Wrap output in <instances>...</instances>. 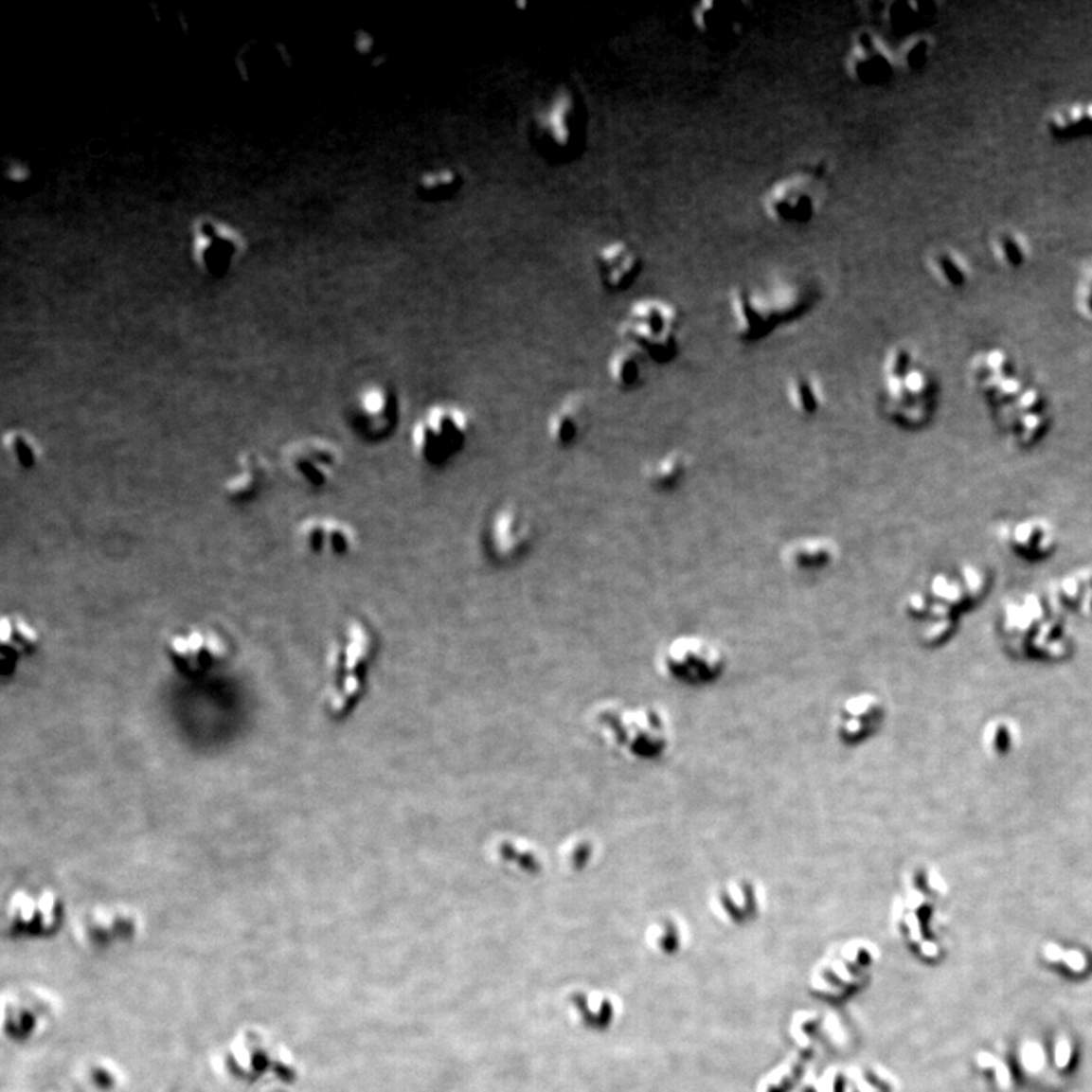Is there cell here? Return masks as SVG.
Returning <instances> with one entry per match:
<instances>
[{"label":"cell","instance_id":"obj_1","mask_svg":"<svg viewBox=\"0 0 1092 1092\" xmlns=\"http://www.w3.org/2000/svg\"><path fill=\"white\" fill-rule=\"evenodd\" d=\"M967 381L1006 445L1030 451L1047 438L1053 425L1050 401L1024 377L1009 350H977L968 362Z\"/></svg>","mask_w":1092,"mask_h":1092},{"label":"cell","instance_id":"obj_2","mask_svg":"<svg viewBox=\"0 0 1092 1092\" xmlns=\"http://www.w3.org/2000/svg\"><path fill=\"white\" fill-rule=\"evenodd\" d=\"M993 574L975 562H963L933 572L922 586L910 590L902 612L917 630L924 647L937 648L959 630L963 615L975 610L988 597Z\"/></svg>","mask_w":1092,"mask_h":1092},{"label":"cell","instance_id":"obj_3","mask_svg":"<svg viewBox=\"0 0 1092 1092\" xmlns=\"http://www.w3.org/2000/svg\"><path fill=\"white\" fill-rule=\"evenodd\" d=\"M940 381L912 348L894 345L885 354L880 372V413L906 433L932 425L940 408Z\"/></svg>","mask_w":1092,"mask_h":1092},{"label":"cell","instance_id":"obj_4","mask_svg":"<svg viewBox=\"0 0 1092 1092\" xmlns=\"http://www.w3.org/2000/svg\"><path fill=\"white\" fill-rule=\"evenodd\" d=\"M816 302L818 290L801 279L738 284L730 294L733 332L739 342L756 345L803 319Z\"/></svg>","mask_w":1092,"mask_h":1092},{"label":"cell","instance_id":"obj_5","mask_svg":"<svg viewBox=\"0 0 1092 1092\" xmlns=\"http://www.w3.org/2000/svg\"><path fill=\"white\" fill-rule=\"evenodd\" d=\"M586 723L610 750L636 763L660 761L674 741L670 716L657 705L600 701L587 710Z\"/></svg>","mask_w":1092,"mask_h":1092},{"label":"cell","instance_id":"obj_6","mask_svg":"<svg viewBox=\"0 0 1092 1092\" xmlns=\"http://www.w3.org/2000/svg\"><path fill=\"white\" fill-rule=\"evenodd\" d=\"M998 630L1008 650L1021 659H1064L1073 647L1065 618L1051 607L1046 595L1036 592L1006 598Z\"/></svg>","mask_w":1092,"mask_h":1092},{"label":"cell","instance_id":"obj_7","mask_svg":"<svg viewBox=\"0 0 1092 1092\" xmlns=\"http://www.w3.org/2000/svg\"><path fill=\"white\" fill-rule=\"evenodd\" d=\"M377 647V635L360 618H350L335 636L328 650L324 690L325 712L331 720H345L362 701Z\"/></svg>","mask_w":1092,"mask_h":1092},{"label":"cell","instance_id":"obj_8","mask_svg":"<svg viewBox=\"0 0 1092 1092\" xmlns=\"http://www.w3.org/2000/svg\"><path fill=\"white\" fill-rule=\"evenodd\" d=\"M589 111L579 88L560 84L536 108L528 123L529 143L551 166L579 160L589 137Z\"/></svg>","mask_w":1092,"mask_h":1092},{"label":"cell","instance_id":"obj_9","mask_svg":"<svg viewBox=\"0 0 1092 1092\" xmlns=\"http://www.w3.org/2000/svg\"><path fill=\"white\" fill-rule=\"evenodd\" d=\"M682 312L660 297L633 302L618 328L619 339L639 350L648 362L668 366L682 350Z\"/></svg>","mask_w":1092,"mask_h":1092},{"label":"cell","instance_id":"obj_10","mask_svg":"<svg viewBox=\"0 0 1092 1092\" xmlns=\"http://www.w3.org/2000/svg\"><path fill=\"white\" fill-rule=\"evenodd\" d=\"M224 1061L228 1073L246 1083H256L266 1076L295 1083L299 1076L296 1059L289 1047L279 1043L271 1031L256 1026L241 1029L229 1039Z\"/></svg>","mask_w":1092,"mask_h":1092},{"label":"cell","instance_id":"obj_11","mask_svg":"<svg viewBox=\"0 0 1092 1092\" xmlns=\"http://www.w3.org/2000/svg\"><path fill=\"white\" fill-rule=\"evenodd\" d=\"M655 668L671 682L706 688L727 672L728 654L720 642L701 635H678L655 655Z\"/></svg>","mask_w":1092,"mask_h":1092},{"label":"cell","instance_id":"obj_12","mask_svg":"<svg viewBox=\"0 0 1092 1092\" xmlns=\"http://www.w3.org/2000/svg\"><path fill=\"white\" fill-rule=\"evenodd\" d=\"M944 877L929 865H920L909 872L906 886L895 902V925L912 944L927 945V953H937L938 902L947 895Z\"/></svg>","mask_w":1092,"mask_h":1092},{"label":"cell","instance_id":"obj_13","mask_svg":"<svg viewBox=\"0 0 1092 1092\" xmlns=\"http://www.w3.org/2000/svg\"><path fill=\"white\" fill-rule=\"evenodd\" d=\"M471 431L473 422L463 408L436 403L426 408L411 428V450L428 468L443 469L463 453Z\"/></svg>","mask_w":1092,"mask_h":1092},{"label":"cell","instance_id":"obj_14","mask_svg":"<svg viewBox=\"0 0 1092 1092\" xmlns=\"http://www.w3.org/2000/svg\"><path fill=\"white\" fill-rule=\"evenodd\" d=\"M64 918V900L54 887H17L5 902L2 929L12 940H46L62 929Z\"/></svg>","mask_w":1092,"mask_h":1092},{"label":"cell","instance_id":"obj_15","mask_svg":"<svg viewBox=\"0 0 1092 1092\" xmlns=\"http://www.w3.org/2000/svg\"><path fill=\"white\" fill-rule=\"evenodd\" d=\"M822 204V169H799L776 179L761 199L763 213L781 226L809 225Z\"/></svg>","mask_w":1092,"mask_h":1092},{"label":"cell","instance_id":"obj_16","mask_svg":"<svg viewBox=\"0 0 1092 1092\" xmlns=\"http://www.w3.org/2000/svg\"><path fill=\"white\" fill-rule=\"evenodd\" d=\"M164 654L171 668L186 680H206L231 659L225 635L211 627L183 628L164 642Z\"/></svg>","mask_w":1092,"mask_h":1092},{"label":"cell","instance_id":"obj_17","mask_svg":"<svg viewBox=\"0 0 1092 1092\" xmlns=\"http://www.w3.org/2000/svg\"><path fill=\"white\" fill-rule=\"evenodd\" d=\"M60 1000L46 988L11 986L2 995V1031L14 1044H27L46 1035L60 1016Z\"/></svg>","mask_w":1092,"mask_h":1092},{"label":"cell","instance_id":"obj_18","mask_svg":"<svg viewBox=\"0 0 1092 1092\" xmlns=\"http://www.w3.org/2000/svg\"><path fill=\"white\" fill-rule=\"evenodd\" d=\"M143 920L126 903H96L81 910L73 922L78 944L93 953H105L133 944L140 937Z\"/></svg>","mask_w":1092,"mask_h":1092},{"label":"cell","instance_id":"obj_19","mask_svg":"<svg viewBox=\"0 0 1092 1092\" xmlns=\"http://www.w3.org/2000/svg\"><path fill=\"white\" fill-rule=\"evenodd\" d=\"M400 419L398 395L380 383L360 388L348 407L350 430L366 443H381L392 438Z\"/></svg>","mask_w":1092,"mask_h":1092},{"label":"cell","instance_id":"obj_20","mask_svg":"<svg viewBox=\"0 0 1092 1092\" xmlns=\"http://www.w3.org/2000/svg\"><path fill=\"white\" fill-rule=\"evenodd\" d=\"M282 460L290 475L313 492L330 488L345 465L342 448L325 438L295 440L282 453Z\"/></svg>","mask_w":1092,"mask_h":1092},{"label":"cell","instance_id":"obj_21","mask_svg":"<svg viewBox=\"0 0 1092 1092\" xmlns=\"http://www.w3.org/2000/svg\"><path fill=\"white\" fill-rule=\"evenodd\" d=\"M995 541L1000 548L1021 564H1039L1058 552V528L1044 516L1008 519L995 527Z\"/></svg>","mask_w":1092,"mask_h":1092},{"label":"cell","instance_id":"obj_22","mask_svg":"<svg viewBox=\"0 0 1092 1092\" xmlns=\"http://www.w3.org/2000/svg\"><path fill=\"white\" fill-rule=\"evenodd\" d=\"M886 716V701L879 693L869 690L851 693L837 705L833 715L837 743L847 748L864 745L882 730Z\"/></svg>","mask_w":1092,"mask_h":1092},{"label":"cell","instance_id":"obj_23","mask_svg":"<svg viewBox=\"0 0 1092 1092\" xmlns=\"http://www.w3.org/2000/svg\"><path fill=\"white\" fill-rule=\"evenodd\" d=\"M897 67V55L876 31L859 29L852 35L845 55V72L854 84L864 87L889 84Z\"/></svg>","mask_w":1092,"mask_h":1092},{"label":"cell","instance_id":"obj_24","mask_svg":"<svg viewBox=\"0 0 1092 1092\" xmlns=\"http://www.w3.org/2000/svg\"><path fill=\"white\" fill-rule=\"evenodd\" d=\"M533 524L526 511L514 504H506L492 514L484 545L492 560L509 564L526 556L533 544Z\"/></svg>","mask_w":1092,"mask_h":1092},{"label":"cell","instance_id":"obj_25","mask_svg":"<svg viewBox=\"0 0 1092 1092\" xmlns=\"http://www.w3.org/2000/svg\"><path fill=\"white\" fill-rule=\"evenodd\" d=\"M297 539L305 551L320 559H345L360 546L355 527L332 516L305 519L297 529Z\"/></svg>","mask_w":1092,"mask_h":1092},{"label":"cell","instance_id":"obj_26","mask_svg":"<svg viewBox=\"0 0 1092 1092\" xmlns=\"http://www.w3.org/2000/svg\"><path fill=\"white\" fill-rule=\"evenodd\" d=\"M753 9L745 0H705L692 11L693 27L716 42L739 39L750 27Z\"/></svg>","mask_w":1092,"mask_h":1092},{"label":"cell","instance_id":"obj_27","mask_svg":"<svg viewBox=\"0 0 1092 1092\" xmlns=\"http://www.w3.org/2000/svg\"><path fill=\"white\" fill-rule=\"evenodd\" d=\"M595 272L605 292L624 294L640 278L643 259L632 243L609 242L595 256Z\"/></svg>","mask_w":1092,"mask_h":1092},{"label":"cell","instance_id":"obj_28","mask_svg":"<svg viewBox=\"0 0 1092 1092\" xmlns=\"http://www.w3.org/2000/svg\"><path fill=\"white\" fill-rule=\"evenodd\" d=\"M488 857L496 867L514 876L536 879L546 869V854L541 845L526 836L501 833L488 844Z\"/></svg>","mask_w":1092,"mask_h":1092},{"label":"cell","instance_id":"obj_29","mask_svg":"<svg viewBox=\"0 0 1092 1092\" xmlns=\"http://www.w3.org/2000/svg\"><path fill=\"white\" fill-rule=\"evenodd\" d=\"M761 887L746 876L725 880L712 895L713 914L731 925L753 922L761 912Z\"/></svg>","mask_w":1092,"mask_h":1092},{"label":"cell","instance_id":"obj_30","mask_svg":"<svg viewBox=\"0 0 1092 1092\" xmlns=\"http://www.w3.org/2000/svg\"><path fill=\"white\" fill-rule=\"evenodd\" d=\"M1046 598L1065 619H1092V566L1077 567L1051 580Z\"/></svg>","mask_w":1092,"mask_h":1092},{"label":"cell","instance_id":"obj_31","mask_svg":"<svg viewBox=\"0 0 1092 1092\" xmlns=\"http://www.w3.org/2000/svg\"><path fill=\"white\" fill-rule=\"evenodd\" d=\"M42 645V635L31 620L17 612L2 617L0 622V674L9 678L16 674L20 663L35 654Z\"/></svg>","mask_w":1092,"mask_h":1092},{"label":"cell","instance_id":"obj_32","mask_svg":"<svg viewBox=\"0 0 1092 1092\" xmlns=\"http://www.w3.org/2000/svg\"><path fill=\"white\" fill-rule=\"evenodd\" d=\"M841 557V546L829 536L798 537L784 545L780 551L781 564L788 571L815 574L833 566Z\"/></svg>","mask_w":1092,"mask_h":1092},{"label":"cell","instance_id":"obj_33","mask_svg":"<svg viewBox=\"0 0 1092 1092\" xmlns=\"http://www.w3.org/2000/svg\"><path fill=\"white\" fill-rule=\"evenodd\" d=\"M272 480L271 463L259 451H244L237 461V471L224 486L229 503L236 506L251 504L269 488Z\"/></svg>","mask_w":1092,"mask_h":1092},{"label":"cell","instance_id":"obj_34","mask_svg":"<svg viewBox=\"0 0 1092 1092\" xmlns=\"http://www.w3.org/2000/svg\"><path fill=\"white\" fill-rule=\"evenodd\" d=\"M587 421V403L582 393H571L552 411L546 422V434L552 445L560 450L575 445L582 438Z\"/></svg>","mask_w":1092,"mask_h":1092},{"label":"cell","instance_id":"obj_35","mask_svg":"<svg viewBox=\"0 0 1092 1092\" xmlns=\"http://www.w3.org/2000/svg\"><path fill=\"white\" fill-rule=\"evenodd\" d=\"M1047 133L1056 140H1076L1092 135V99L1076 100L1054 108L1047 116Z\"/></svg>","mask_w":1092,"mask_h":1092},{"label":"cell","instance_id":"obj_36","mask_svg":"<svg viewBox=\"0 0 1092 1092\" xmlns=\"http://www.w3.org/2000/svg\"><path fill=\"white\" fill-rule=\"evenodd\" d=\"M935 14H937V9H935L933 2H917V0L899 2L897 0V2H889V4L885 5L882 20L889 31L909 37V35L922 32V27L932 22Z\"/></svg>","mask_w":1092,"mask_h":1092},{"label":"cell","instance_id":"obj_37","mask_svg":"<svg viewBox=\"0 0 1092 1092\" xmlns=\"http://www.w3.org/2000/svg\"><path fill=\"white\" fill-rule=\"evenodd\" d=\"M647 363L650 362L639 350L622 343L610 355L607 373L615 387L622 392H632L642 385Z\"/></svg>","mask_w":1092,"mask_h":1092},{"label":"cell","instance_id":"obj_38","mask_svg":"<svg viewBox=\"0 0 1092 1092\" xmlns=\"http://www.w3.org/2000/svg\"><path fill=\"white\" fill-rule=\"evenodd\" d=\"M786 396L792 410L803 418L818 415L826 405V388L814 373H799L789 378Z\"/></svg>","mask_w":1092,"mask_h":1092},{"label":"cell","instance_id":"obj_39","mask_svg":"<svg viewBox=\"0 0 1092 1092\" xmlns=\"http://www.w3.org/2000/svg\"><path fill=\"white\" fill-rule=\"evenodd\" d=\"M689 466V456L685 451L672 450L648 463L643 471V476L655 491L671 492L683 483Z\"/></svg>","mask_w":1092,"mask_h":1092},{"label":"cell","instance_id":"obj_40","mask_svg":"<svg viewBox=\"0 0 1092 1092\" xmlns=\"http://www.w3.org/2000/svg\"><path fill=\"white\" fill-rule=\"evenodd\" d=\"M463 175L457 169L434 168L423 171L415 184V193L421 201L438 204L451 201L460 193Z\"/></svg>","mask_w":1092,"mask_h":1092},{"label":"cell","instance_id":"obj_41","mask_svg":"<svg viewBox=\"0 0 1092 1092\" xmlns=\"http://www.w3.org/2000/svg\"><path fill=\"white\" fill-rule=\"evenodd\" d=\"M1021 733L1015 721L997 716L982 730V748L991 759H1006L1020 745Z\"/></svg>","mask_w":1092,"mask_h":1092},{"label":"cell","instance_id":"obj_42","mask_svg":"<svg viewBox=\"0 0 1092 1092\" xmlns=\"http://www.w3.org/2000/svg\"><path fill=\"white\" fill-rule=\"evenodd\" d=\"M560 867L567 874H580L594 864L600 854L597 837L589 833H575L560 844Z\"/></svg>","mask_w":1092,"mask_h":1092},{"label":"cell","instance_id":"obj_43","mask_svg":"<svg viewBox=\"0 0 1092 1092\" xmlns=\"http://www.w3.org/2000/svg\"><path fill=\"white\" fill-rule=\"evenodd\" d=\"M929 264L935 278L948 289H960L970 279V269L965 260L950 249L933 252Z\"/></svg>","mask_w":1092,"mask_h":1092},{"label":"cell","instance_id":"obj_44","mask_svg":"<svg viewBox=\"0 0 1092 1092\" xmlns=\"http://www.w3.org/2000/svg\"><path fill=\"white\" fill-rule=\"evenodd\" d=\"M1043 960L1056 970L1065 971L1069 976H1083L1091 968V958L1083 948L1066 947L1059 942H1047L1043 945Z\"/></svg>","mask_w":1092,"mask_h":1092},{"label":"cell","instance_id":"obj_45","mask_svg":"<svg viewBox=\"0 0 1092 1092\" xmlns=\"http://www.w3.org/2000/svg\"><path fill=\"white\" fill-rule=\"evenodd\" d=\"M4 445L20 469L31 471L35 466H39L40 458H42V446H40L39 440L27 431L19 430V428L9 430L4 436Z\"/></svg>","mask_w":1092,"mask_h":1092},{"label":"cell","instance_id":"obj_46","mask_svg":"<svg viewBox=\"0 0 1092 1092\" xmlns=\"http://www.w3.org/2000/svg\"><path fill=\"white\" fill-rule=\"evenodd\" d=\"M685 932L682 922L674 917H663L648 927L647 940L653 948H657L665 955H671L682 948Z\"/></svg>","mask_w":1092,"mask_h":1092},{"label":"cell","instance_id":"obj_47","mask_svg":"<svg viewBox=\"0 0 1092 1092\" xmlns=\"http://www.w3.org/2000/svg\"><path fill=\"white\" fill-rule=\"evenodd\" d=\"M994 257L1009 269H1020L1028 260V243L1015 231H1000L993 239Z\"/></svg>","mask_w":1092,"mask_h":1092},{"label":"cell","instance_id":"obj_48","mask_svg":"<svg viewBox=\"0 0 1092 1092\" xmlns=\"http://www.w3.org/2000/svg\"><path fill=\"white\" fill-rule=\"evenodd\" d=\"M580 1016L590 1028H605L613 1020V1005L609 998L600 994H582L574 998Z\"/></svg>","mask_w":1092,"mask_h":1092},{"label":"cell","instance_id":"obj_49","mask_svg":"<svg viewBox=\"0 0 1092 1092\" xmlns=\"http://www.w3.org/2000/svg\"><path fill=\"white\" fill-rule=\"evenodd\" d=\"M930 52H932V40L929 39V35L920 32V34L906 37V40L900 46L899 52L895 55H897V63L902 65L903 69L917 72L927 64Z\"/></svg>","mask_w":1092,"mask_h":1092},{"label":"cell","instance_id":"obj_50","mask_svg":"<svg viewBox=\"0 0 1092 1092\" xmlns=\"http://www.w3.org/2000/svg\"><path fill=\"white\" fill-rule=\"evenodd\" d=\"M87 1077L93 1088L102 1092L115 1091L123 1081L120 1068L105 1059L93 1062L92 1065L88 1066Z\"/></svg>","mask_w":1092,"mask_h":1092},{"label":"cell","instance_id":"obj_51","mask_svg":"<svg viewBox=\"0 0 1092 1092\" xmlns=\"http://www.w3.org/2000/svg\"><path fill=\"white\" fill-rule=\"evenodd\" d=\"M1076 309L1079 316L1092 325V292L1082 289L1077 290Z\"/></svg>","mask_w":1092,"mask_h":1092},{"label":"cell","instance_id":"obj_52","mask_svg":"<svg viewBox=\"0 0 1092 1092\" xmlns=\"http://www.w3.org/2000/svg\"><path fill=\"white\" fill-rule=\"evenodd\" d=\"M1079 289L1088 290V292H1092V266H1089L1088 269H1086V271L1083 272V277H1082L1081 287H1079Z\"/></svg>","mask_w":1092,"mask_h":1092},{"label":"cell","instance_id":"obj_53","mask_svg":"<svg viewBox=\"0 0 1092 1092\" xmlns=\"http://www.w3.org/2000/svg\"><path fill=\"white\" fill-rule=\"evenodd\" d=\"M50 1092H60V1091H50Z\"/></svg>","mask_w":1092,"mask_h":1092}]
</instances>
